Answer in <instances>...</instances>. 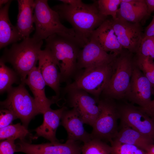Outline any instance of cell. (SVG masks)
<instances>
[{"label":"cell","instance_id":"cell-1","mask_svg":"<svg viewBox=\"0 0 154 154\" xmlns=\"http://www.w3.org/2000/svg\"><path fill=\"white\" fill-rule=\"evenodd\" d=\"M52 9L57 12L60 19L71 25L76 38L85 44L90 41L93 31L107 17L100 13L95 1L89 4L82 2L75 6L62 3Z\"/></svg>","mask_w":154,"mask_h":154},{"label":"cell","instance_id":"cell-2","mask_svg":"<svg viewBox=\"0 0 154 154\" xmlns=\"http://www.w3.org/2000/svg\"><path fill=\"white\" fill-rule=\"evenodd\" d=\"M45 40V47L50 50L57 62L61 82L69 83L78 71V53L85 44L75 37L59 34H54Z\"/></svg>","mask_w":154,"mask_h":154},{"label":"cell","instance_id":"cell-3","mask_svg":"<svg viewBox=\"0 0 154 154\" xmlns=\"http://www.w3.org/2000/svg\"><path fill=\"white\" fill-rule=\"evenodd\" d=\"M43 40L33 37L25 38L20 43L12 44L5 48L0 59L12 66L21 80L25 81L29 72L36 66L42 50Z\"/></svg>","mask_w":154,"mask_h":154},{"label":"cell","instance_id":"cell-4","mask_svg":"<svg viewBox=\"0 0 154 154\" xmlns=\"http://www.w3.org/2000/svg\"><path fill=\"white\" fill-rule=\"evenodd\" d=\"M135 63V54L123 49L114 61L112 76L102 94L104 98L114 100L125 98Z\"/></svg>","mask_w":154,"mask_h":154},{"label":"cell","instance_id":"cell-5","mask_svg":"<svg viewBox=\"0 0 154 154\" xmlns=\"http://www.w3.org/2000/svg\"><path fill=\"white\" fill-rule=\"evenodd\" d=\"M60 19L57 12L48 5V0H35L34 22L35 28L33 37L42 40L56 34L75 37L73 29L66 27Z\"/></svg>","mask_w":154,"mask_h":154},{"label":"cell","instance_id":"cell-6","mask_svg":"<svg viewBox=\"0 0 154 154\" xmlns=\"http://www.w3.org/2000/svg\"><path fill=\"white\" fill-rule=\"evenodd\" d=\"M114 61L109 64L83 69L76 76L74 81L67 84L64 90L80 89L99 99L111 78Z\"/></svg>","mask_w":154,"mask_h":154},{"label":"cell","instance_id":"cell-7","mask_svg":"<svg viewBox=\"0 0 154 154\" xmlns=\"http://www.w3.org/2000/svg\"><path fill=\"white\" fill-rule=\"evenodd\" d=\"M25 84L21 83L17 87H12L7 92L6 99L0 102V106L1 109L14 112L27 128L31 119L40 113L34 97L30 95Z\"/></svg>","mask_w":154,"mask_h":154},{"label":"cell","instance_id":"cell-8","mask_svg":"<svg viewBox=\"0 0 154 154\" xmlns=\"http://www.w3.org/2000/svg\"><path fill=\"white\" fill-rule=\"evenodd\" d=\"M98 104L100 112L92 127V139L110 142L118 131L117 121L119 116L117 105L114 100L106 98L99 99Z\"/></svg>","mask_w":154,"mask_h":154},{"label":"cell","instance_id":"cell-9","mask_svg":"<svg viewBox=\"0 0 154 154\" xmlns=\"http://www.w3.org/2000/svg\"><path fill=\"white\" fill-rule=\"evenodd\" d=\"M64 92L67 94L65 102L68 106L76 110L84 123L92 127L100 112L99 99L80 89H72Z\"/></svg>","mask_w":154,"mask_h":154},{"label":"cell","instance_id":"cell-10","mask_svg":"<svg viewBox=\"0 0 154 154\" xmlns=\"http://www.w3.org/2000/svg\"><path fill=\"white\" fill-rule=\"evenodd\" d=\"M117 107L121 125L129 127L154 141V117L131 103L117 105Z\"/></svg>","mask_w":154,"mask_h":154},{"label":"cell","instance_id":"cell-11","mask_svg":"<svg viewBox=\"0 0 154 154\" xmlns=\"http://www.w3.org/2000/svg\"><path fill=\"white\" fill-rule=\"evenodd\" d=\"M15 152L26 154H81L79 141L67 140L64 143L60 142L32 144L19 140L16 144Z\"/></svg>","mask_w":154,"mask_h":154},{"label":"cell","instance_id":"cell-12","mask_svg":"<svg viewBox=\"0 0 154 154\" xmlns=\"http://www.w3.org/2000/svg\"><path fill=\"white\" fill-rule=\"evenodd\" d=\"M111 19L118 40L123 48L136 54L143 38L141 23H131L117 18Z\"/></svg>","mask_w":154,"mask_h":154},{"label":"cell","instance_id":"cell-13","mask_svg":"<svg viewBox=\"0 0 154 154\" xmlns=\"http://www.w3.org/2000/svg\"><path fill=\"white\" fill-rule=\"evenodd\" d=\"M152 95V89L150 82L137 66L135 62L125 98L131 103L137 104L143 108L147 107L151 102Z\"/></svg>","mask_w":154,"mask_h":154},{"label":"cell","instance_id":"cell-14","mask_svg":"<svg viewBox=\"0 0 154 154\" xmlns=\"http://www.w3.org/2000/svg\"><path fill=\"white\" fill-rule=\"evenodd\" d=\"M38 68L46 85L55 92L52 98L56 103L60 93V76L57 62L50 50L47 47L40 51L38 58Z\"/></svg>","mask_w":154,"mask_h":154},{"label":"cell","instance_id":"cell-15","mask_svg":"<svg viewBox=\"0 0 154 154\" xmlns=\"http://www.w3.org/2000/svg\"><path fill=\"white\" fill-rule=\"evenodd\" d=\"M117 56L112 53H108L90 40L79 52L77 61V69L78 71L109 64L112 62Z\"/></svg>","mask_w":154,"mask_h":154},{"label":"cell","instance_id":"cell-16","mask_svg":"<svg viewBox=\"0 0 154 154\" xmlns=\"http://www.w3.org/2000/svg\"><path fill=\"white\" fill-rule=\"evenodd\" d=\"M61 124L64 127L67 133V139L73 141H80L84 143L92 139L91 133L84 129L83 121L77 112L74 108L64 110L62 114Z\"/></svg>","mask_w":154,"mask_h":154},{"label":"cell","instance_id":"cell-17","mask_svg":"<svg viewBox=\"0 0 154 154\" xmlns=\"http://www.w3.org/2000/svg\"><path fill=\"white\" fill-rule=\"evenodd\" d=\"M90 40L105 52H110L116 55L119 54L123 49L118 40L111 19H106L93 31Z\"/></svg>","mask_w":154,"mask_h":154},{"label":"cell","instance_id":"cell-18","mask_svg":"<svg viewBox=\"0 0 154 154\" xmlns=\"http://www.w3.org/2000/svg\"><path fill=\"white\" fill-rule=\"evenodd\" d=\"M33 93L40 114H43L55 103L52 99L47 98L45 93V82L38 67L36 66L29 72L25 81Z\"/></svg>","mask_w":154,"mask_h":154},{"label":"cell","instance_id":"cell-19","mask_svg":"<svg viewBox=\"0 0 154 154\" xmlns=\"http://www.w3.org/2000/svg\"><path fill=\"white\" fill-rule=\"evenodd\" d=\"M67 109L64 106L58 109L54 110L50 108L46 111L43 114V123L34 130L36 132L34 139L42 137L51 142H60L56 138V132L63 113Z\"/></svg>","mask_w":154,"mask_h":154},{"label":"cell","instance_id":"cell-20","mask_svg":"<svg viewBox=\"0 0 154 154\" xmlns=\"http://www.w3.org/2000/svg\"><path fill=\"white\" fill-rule=\"evenodd\" d=\"M149 17L145 0H121L117 18L133 23H140Z\"/></svg>","mask_w":154,"mask_h":154},{"label":"cell","instance_id":"cell-21","mask_svg":"<svg viewBox=\"0 0 154 154\" xmlns=\"http://www.w3.org/2000/svg\"><path fill=\"white\" fill-rule=\"evenodd\" d=\"M18 13L16 26L22 39L29 37L33 26L35 1L18 0Z\"/></svg>","mask_w":154,"mask_h":154},{"label":"cell","instance_id":"cell-22","mask_svg":"<svg viewBox=\"0 0 154 154\" xmlns=\"http://www.w3.org/2000/svg\"><path fill=\"white\" fill-rule=\"evenodd\" d=\"M12 0L0 9V48L17 43L23 40L16 26L13 25L9 19L8 11Z\"/></svg>","mask_w":154,"mask_h":154},{"label":"cell","instance_id":"cell-23","mask_svg":"<svg viewBox=\"0 0 154 154\" xmlns=\"http://www.w3.org/2000/svg\"><path fill=\"white\" fill-rule=\"evenodd\" d=\"M112 140L135 145L145 151L151 145L154 144V141L151 138L125 125H121L120 129Z\"/></svg>","mask_w":154,"mask_h":154},{"label":"cell","instance_id":"cell-24","mask_svg":"<svg viewBox=\"0 0 154 154\" xmlns=\"http://www.w3.org/2000/svg\"><path fill=\"white\" fill-rule=\"evenodd\" d=\"M12 139H19L29 143L35 139L34 136L27 128L20 123L10 124L0 128V140Z\"/></svg>","mask_w":154,"mask_h":154},{"label":"cell","instance_id":"cell-25","mask_svg":"<svg viewBox=\"0 0 154 154\" xmlns=\"http://www.w3.org/2000/svg\"><path fill=\"white\" fill-rule=\"evenodd\" d=\"M0 59V93L7 92L15 83H21L20 78L16 72L7 66Z\"/></svg>","mask_w":154,"mask_h":154},{"label":"cell","instance_id":"cell-26","mask_svg":"<svg viewBox=\"0 0 154 154\" xmlns=\"http://www.w3.org/2000/svg\"><path fill=\"white\" fill-rule=\"evenodd\" d=\"M81 154H113V153L111 146L106 142L93 138L82 145Z\"/></svg>","mask_w":154,"mask_h":154},{"label":"cell","instance_id":"cell-27","mask_svg":"<svg viewBox=\"0 0 154 154\" xmlns=\"http://www.w3.org/2000/svg\"><path fill=\"white\" fill-rule=\"evenodd\" d=\"M135 63L144 76L150 82L154 95V61L148 56L144 57L135 54Z\"/></svg>","mask_w":154,"mask_h":154},{"label":"cell","instance_id":"cell-28","mask_svg":"<svg viewBox=\"0 0 154 154\" xmlns=\"http://www.w3.org/2000/svg\"><path fill=\"white\" fill-rule=\"evenodd\" d=\"M100 13L108 17L111 16L113 19H117L118 7L121 0H98L95 1Z\"/></svg>","mask_w":154,"mask_h":154},{"label":"cell","instance_id":"cell-29","mask_svg":"<svg viewBox=\"0 0 154 154\" xmlns=\"http://www.w3.org/2000/svg\"><path fill=\"white\" fill-rule=\"evenodd\" d=\"M113 154H146V152L135 145L118 143L113 140L110 142Z\"/></svg>","mask_w":154,"mask_h":154},{"label":"cell","instance_id":"cell-30","mask_svg":"<svg viewBox=\"0 0 154 154\" xmlns=\"http://www.w3.org/2000/svg\"><path fill=\"white\" fill-rule=\"evenodd\" d=\"M136 55L154 60V35L143 38Z\"/></svg>","mask_w":154,"mask_h":154},{"label":"cell","instance_id":"cell-31","mask_svg":"<svg viewBox=\"0 0 154 154\" xmlns=\"http://www.w3.org/2000/svg\"><path fill=\"white\" fill-rule=\"evenodd\" d=\"M0 114V128L10 125L13 121L18 118L14 112L7 109H1Z\"/></svg>","mask_w":154,"mask_h":154},{"label":"cell","instance_id":"cell-32","mask_svg":"<svg viewBox=\"0 0 154 154\" xmlns=\"http://www.w3.org/2000/svg\"><path fill=\"white\" fill-rule=\"evenodd\" d=\"M15 140L12 139H8L1 141L0 154H14L15 152Z\"/></svg>","mask_w":154,"mask_h":154},{"label":"cell","instance_id":"cell-33","mask_svg":"<svg viewBox=\"0 0 154 154\" xmlns=\"http://www.w3.org/2000/svg\"><path fill=\"white\" fill-rule=\"evenodd\" d=\"M154 35V15L149 24L145 28L143 34V38Z\"/></svg>","mask_w":154,"mask_h":154},{"label":"cell","instance_id":"cell-34","mask_svg":"<svg viewBox=\"0 0 154 154\" xmlns=\"http://www.w3.org/2000/svg\"><path fill=\"white\" fill-rule=\"evenodd\" d=\"M141 108L149 116L154 117V99L151 100L149 104L147 107Z\"/></svg>","mask_w":154,"mask_h":154},{"label":"cell","instance_id":"cell-35","mask_svg":"<svg viewBox=\"0 0 154 154\" xmlns=\"http://www.w3.org/2000/svg\"><path fill=\"white\" fill-rule=\"evenodd\" d=\"M147 8L148 14L149 16L154 11V0H145Z\"/></svg>","mask_w":154,"mask_h":154},{"label":"cell","instance_id":"cell-36","mask_svg":"<svg viewBox=\"0 0 154 154\" xmlns=\"http://www.w3.org/2000/svg\"><path fill=\"white\" fill-rule=\"evenodd\" d=\"M59 1L62 2L63 3L71 6H75L82 2L81 0H60Z\"/></svg>","mask_w":154,"mask_h":154},{"label":"cell","instance_id":"cell-37","mask_svg":"<svg viewBox=\"0 0 154 154\" xmlns=\"http://www.w3.org/2000/svg\"><path fill=\"white\" fill-rule=\"evenodd\" d=\"M146 152V154H154V144L151 145Z\"/></svg>","mask_w":154,"mask_h":154},{"label":"cell","instance_id":"cell-38","mask_svg":"<svg viewBox=\"0 0 154 154\" xmlns=\"http://www.w3.org/2000/svg\"><path fill=\"white\" fill-rule=\"evenodd\" d=\"M9 0H0V7H2L3 6L7 3Z\"/></svg>","mask_w":154,"mask_h":154}]
</instances>
